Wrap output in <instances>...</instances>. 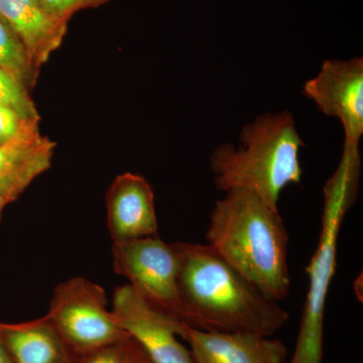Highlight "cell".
Here are the masks:
<instances>
[{
  "label": "cell",
  "instance_id": "cell-16",
  "mask_svg": "<svg viewBox=\"0 0 363 363\" xmlns=\"http://www.w3.org/2000/svg\"><path fill=\"white\" fill-rule=\"evenodd\" d=\"M0 106H6L28 121H39L40 116L28 89L0 69Z\"/></svg>",
  "mask_w": 363,
  "mask_h": 363
},
{
  "label": "cell",
  "instance_id": "cell-18",
  "mask_svg": "<svg viewBox=\"0 0 363 363\" xmlns=\"http://www.w3.org/2000/svg\"><path fill=\"white\" fill-rule=\"evenodd\" d=\"M35 128H39V121H28L13 108L0 106V145L11 142Z\"/></svg>",
  "mask_w": 363,
  "mask_h": 363
},
{
  "label": "cell",
  "instance_id": "cell-5",
  "mask_svg": "<svg viewBox=\"0 0 363 363\" xmlns=\"http://www.w3.org/2000/svg\"><path fill=\"white\" fill-rule=\"evenodd\" d=\"M107 305L101 286L75 277L55 288L45 317L80 357L128 337Z\"/></svg>",
  "mask_w": 363,
  "mask_h": 363
},
{
  "label": "cell",
  "instance_id": "cell-4",
  "mask_svg": "<svg viewBox=\"0 0 363 363\" xmlns=\"http://www.w3.org/2000/svg\"><path fill=\"white\" fill-rule=\"evenodd\" d=\"M359 145H343L336 171L324 186L319 243L307 267L309 289L290 363H322L325 304L336 269L339 231L359 191Z\"/></svg>",
  "mask_w": 363,
  "mask_h": 363
},
{
  "label": "cell",
  "instance_id": "cell-6",
  "mask_svg": "<svg viewBox=\"0 0 363 363\" xmlns=\"http://www.w3.org/2000/svg\"><path fill=\"white\" fill-rule=\"evenodd\" d=\"M112 259L114 272L128 279L145 301L184 322L178 257L172 243L157 235L116 241Z\"/></svg>",
  "mask_w": 363,
  "mask_h": 363
},
{
  "label": "cell",
  "instance_id": "cell-15",
  "mask_svg": "<svg viewBox=\"0 0 363 363\" xmlns=\"http://www.w3.org/2000/svg\"><path fill=\"white\" fill-rule=\"evenodd\" d=\"M76 363H152L143 348L128 336L118 342L78 357Z\"/></svg>",
  "mask_w": 363,
  "mask_h": 363
},
{
  "label": "cell",
  "instance_id": "cell-14",
  "mask_svg": "<svg viewBox=\"0 0 363 363\" xmlns=\"http://www.w3.org/2000/svg\"><path fill=\"white\" fill-rule=\"evenodd\" d=\"M0 69L28 89L33 87L38 71L30 61L23 40L11 23L0 13Z\"/></svg>",
  "mask_w": 363,
  "mask_h": 363
},
{
  "label": "cell",
  "instance_id": "cell-1",
  "mask_svg": "<svg viewBox=\"0 0 363 363\" xmlns=\"http://www.w3.org/2000/svg\"><path fill=\"white\" fill-rule=\"evenodd\" d=\"M178 257L184 322L203 331L272 336L289 314L262 296L209 245L172 242Z\"/></svg>",
  "mask_w": 363,
  "mask_h": 363
},
{
  "label": "cell",
  "instance_id": "cell-7",
  "mask_svg": "<svg viewBox=\"0 0 363 363\" xmlns=\"http://www.w3.org/2000/svg\"><path fill=\"white\" fill-rule=\"evenodd\" d=\"M111 311L150 362L195 363L190 350L179 340L184 338L187 323L150 304L130 284L114 290Z\"/></svg>",
  "mask_w": 363,
  "mask_h": 363
},
{
  "label": "cell",
  "instance_id": "cell-19",
  "mask_svg": "<svg viewBox=\"0 0 363 363\" xmlns=\"http://www.w3.org/2000/svg\"><path fill=\"white\" fill-rule=\"evenodd\" d=\"M0 363H13L1 340H0Z\"/></svg>",
  "mask_w": 363,
  "mask_h": 363
},
{
  "label": "cell",
  "instance_id": "cell-10",
  "mask_svg": "<svg viewBox=\"0 0 363 363\" xmlns=\"http://www.w3.org/2000/svg\"><path fill=\"white\" fill-rule=\"evenodd\" d=\"M106 209L113 242L157 235L154 191L145 177L117 176L107 191Z\"/></svg>",
  "mask_w": 363,
  "mask_h": 363
},
{
  "label": "cell",
  "instance_id": "cell-20",
  "mask_svg": "<svg viewBox=\"0 0 363 363\" xmlns=\"http://www.w3.org/2000/svg\"><path fill=\"white\" fill-rule=\"evenodd\" d=\"M16 1L20 2V4H26V6L40 7L39 0H16Z\"/></svg>",
  "mask_w": 363,
  "mask_h": 363
},
{
  "label": "cell",
  "instance_id": "cell-21",
  "mask_svg": "<svg viewBox=\"0 0 363 363\" xmlns=\"http://www.w3.org/2000/svg\"><path fill=\"white\" fill-rule=\"evenodd\" d=\"M7 204H9V202H7L6 199H4V198L0 197V220H1L2 211H4V207H6Z\"/></svg>",
  "mask_w": 363,
  "mask_h": 363
},
{
  "label": "cell",
  "instance_id": "cell-2",
  "mask_svg": "<svg viewBox=\"0 0 363 363\" xmlns=\"http://www.w3.org/2000/svg\"><path fill=\"white\" fill-rule=\"evenodd\" d=\"M207 245L272 302L290 293L289 234L279 216L259 196L231 190L215 203Z\"/></svg>",
  "mask_w": 363,
  "mask_h": 363
},
{
  "label": "cell",
  "instance_id": "cell-8",
  "mask_svg": "<svg viewBox=\"0 0 363 363\" xmlns=\"http://www.w3.org/2000/svg\"><path fill=\"white\" fill-rule=\"evenodd\" d=\"M325 116L336 117L344 130V143L359 145L363 135V59L327 60L303 87Z\"/></svg>",
  "mask_w": 363,
  "mask_h": 363
},
{
  "label": "cell",
  "instance_id": "cell-12",
  "mask_svg": "<svg viewBox=\"0 0 363 363\" xmlns=\"http://www.w3.org/2000/svg\"><path fill=\"white\" fill-rule=\"evenodd\" d=\"M0 340L13 363H76L78 359L45 315L23 323L0 322Z\"/></svg>",
  "mask_w": 363,
  "mask_h": 363
},
{
  "label": "cell",
  "instance_id": "cell-3",
  "mask_svg": "<svg viewBox=\"0 0 363 363\" xmlns=\"http://www.w3.org/2000/svg\"><path fill=\"white\" fill-rule=\"evenodd\" d=\"M240 147L218 145L210 157L216 187L223 192L245 190L279 210L281 191L300 184L304 147L295 117L289 111L269 112L243 126Z\"/></svg>",
  "mask_w": 363,
  "mask_h": 363
},
{
  "label": "cell",
  "instance_id": "cell-13",
  "mask_svg": "<svg viewBox=\"0 0 363 363\" xmlns=\"http://www.w3.org/2000/svg\"><path fill=\"white\" fill-rule=\"evenodd\" d=\"M0 13L23 40L37 70L61 45L67 33L68 23L50 18L39 6H26L16 0H0Z\"/></svg>",
  "mask_w": 363,
  "mask_h": 363
},
{
  "label": "cell",
  "instance_id": "cell-9",
  "mask_svg": "<svg viewBox=\"0 0 363 363\" xmlns=\"http://www.w3.org/2000/svg\"><path fill=\"white\" fill-rule=\"evenodd\" d=\"M184 340L195 363H285V344L252 332L203 331L186 324Z\"/></svg>",
  "mask_w": 363,
  "mask_h": 363
},
{
  "label": "cell",
  "instance_id": "cell-17",
  "mask_svg": "<svg viewBox=\"0 0 363 363\" xmlns=\"http://www.w3.org/2000/svg\"><path fill=\"white\" fill-rule=\"evenodd\" d=\"M111 0H39L40 7L50 18L68 23L81 9L104 6Z\"/></svg>",
  "mask_w": 363,
  "mask_h": 363
},
{
  "label": "cell",
  "instance_id": "cell-11",
  "mask_svg": "<svg viewBox=\"0 0 363 363\" xmlns=\"http://www.w3.org/2000/svg\"><path fill=\"white\" fill-rule=\"evenodd\" d=\"M56 143L39 128L0 145V197L16 201L40 174L50 169Z\"/></svg>",
  "mask_w": 363,
  "mask_h": 363
}]
</instances>
